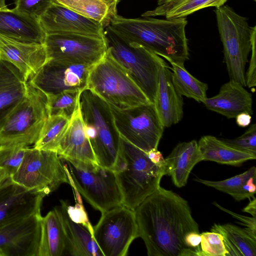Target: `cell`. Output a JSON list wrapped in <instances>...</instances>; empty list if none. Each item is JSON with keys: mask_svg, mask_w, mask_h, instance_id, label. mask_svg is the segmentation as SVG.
I'll return each instance as SVG.
<instances>
[{"mask_svg": "<svg viewBox=\"0 0 256 256\" xmlns=\"http://www.w3.org/2000/svg\"><path fill=\"white\" fill-rule=\"evenodd\" d=\"M60 158L68 170L70 186L94 208L103 212L122 205L112 170L96 162Z\"/></svg>", "mask_w": 256, "mask_h": 256, "instance_id": "cell-5", "label": "cell"}, {"mask_svg": "<svg viewBox=\"0 0 256 256\" xmlns=\"http://www.w3.org/2000/svg\"><path fill=\"white\" fill-rule=\"evenodd\" d=\"M45 194L28 190L10 178L0 188V228L32 215L40 214Z\"/></svg>", "mask_w": 256, "mask_h": 256, "instance_id": "cell-17", "label": "cell"}, {"mask_svg": "<svg viewBox=\"0 0 256 256\" xmlns=\"http://www.w3.org/2000/svg\"><path fill=\"white\" fill-rule=\"evenodd\" d=\"M200 256H227L222 236L217 232H206L200 234Z\"/></svg>", "mask_w": 256, "mask_h": 256, "instance_id": "cell-36", "label": "cell"}, {"mask_svg": "<svg viewBox=\"0 0 256 256\" xmlns=\"http://www.w3.org/2000/svg\"><path fill=\"white\" fill-rule=\"evenodd\" d=\"M56 208L59 214L66 240V250L75 256H104L90 230L82 224L73 221L68 212L66 202Z\"/></svg>", "mask_w": 256, "mask_h": 256, "instance_id": "cell-23", "label": "cell"}, {"mask_svg": "<svg viewBox=\"0 0 256 256\" xmlns=\"http://www.w3.org/2000/svg\"><path fill=\"white\" fill-rule=\"evenodd\" d=\"M56 152L62 158L97 163L85 132L79 104L59 142Z\"/></svg>", "mask_w": 256, "mask_h": 256, "instance_id": "cell-21", "label": "cell"}, {"mask_svg": "<svg viewBox=\"0 0 256 256\" xmlns=\"http://www.w3.org/2000/svg\"><path fill=\"white\" fill-rule=\"evenodd\" d=\"M56 0H16L14 8L18 12L38 18Z\"/></svg>", "mask_w": 256, "mask_h": 256, "instance_id": "cell-38", "label": "cell"}, {"mask_svg": "<svg viewBox=\"0 0 256 256\" xmlns=\"http://www.w3.org/2000/svg\"><path fill=\"white\" fill-rule=\"evenodd\" d=\"M172 78L178 92L182 96L202 102L206 98L208 86L193 76L184 68L183 64L170 62Z\"/></svg>", "mask_w": 256, "mask_h": 256, "instance_id": "cell-32", "label": "cell"}, {"mask_svg": "<svg viewBox=\"0 0 256 256\" xmlns=\"http://www.w3.org/2000/svg\"><path fill=\"white\" fill-rule=\"evenodd\" d=\"M134 212L148 256H196L184 240L190 232H200L198 225L180 195L160 186Z\"/></svg>", "mask_w": 256, "mask_h": 256, "instance_id": "cell-1", "label": "cell"}, {"mask_svg": "<svg viewBox=\"0 0 256 256\" xmlns=\"http://www.w3.org/2000/svg\"><path fill=\"white\" fill-rule=\"evenodd\" d=\"M68 212L70 218L74 222L82 224L90 230L93 229V226L88 220L82 202H78L75 206H68Z\"/></svg>", "mask_w": 256, "mask_h": 256, "instance_id": "cell-40", "label": "cell"}, {"mask_svg": "<svg viewBox=\"0 0 256 256\" xmlns=\"http://www.w3.org/2000/svg\"><path fill=\"white\" fill-rule=\"evenodd\" d=\"M107 52L154 102L160 68L164 61L154 52L138 44H130L109 26L104 28Z\"/></svg>", "mask_w": 256, "mask_h": 256, "instance_id": "cell-6", "label": "cell"}, {"mask_svg": "<svg viewBox=\"0 0 256 256\" xmlns=\"http://www.w3.org/2000/svg\"><path fill=\"white\" fill-rule=\"evenodd\" d=\"M164 160L166 174L178 188L186 185L194 167L203 160L196 140L178 143Z\"/></svg>", "mask_w": 256, "mask_h": 256, "instance_id": "cell-25", "label": "cell"}, {"mask_svg": "<svg viewBox=\"0 0 256 256\" xmlns=\"http://www.w3.org/2000/svg\"><path fill=\"white\" fill-rule=\"evenodd\" d=\"M70 120L62 116H49L34 148L56 152L59 142Z\"/></svg>", "mask_w": 256, "mask_h": 256, "instance_id": "cell-33", "label": "cell"}, {"mask_svg": "<svg viewBox=\"0 0 256 256\" xmlns=\"http://www.w3.org/2000/svg\"><path fill=\"white\" fill-rule=\"evenodd\" d=\"M112 170L122 205L132 210L160 186L162 178L166 175L165 160L158 149L145 152L120 136Z\"/></svg>", "mask_w": 256, "mask_h": 256, "instance_id": "cell-3", "label": "cell"}, {"mask_svg": "<svg viewBox=\"0 0 256 256\" xmlns=\"http://www.w3.org/2000/svg\"><path fill=\"white\" fill-rule=\"evenodd\" d=\"M28 147L20 144H0V168L12 176L20 167Z\"/></svg>", "mask_w": 256, "mask_h": 256, "instance_id": "cell-35", "label": "cell"}, {"mask_svg": "<svg viewBox=\"0 0 256 256\" xmlns=\"http://www.w3.org/2000/svg\"><path fill=\"white\" fill-rule=\"evenodd\" d=\"M256 26L252 27V52L250 58L249 62L248 68L246 73V86L248 88H252L256 86Z\"/></svg>", "mask_w": 256, "mask_h": 256, "instance_id": "cell-39", "label": "cell"}, {"mask_svg": "<svg viewBox=\"0 0 256 256\" xmlns=\"http://www.w3.org/2000/svg\"><path fill=\"white\" fill-rule=\"evenodd\" d=\"M41 234L38 256H60L66 250L62 224L56 207L40 219Z\"/></svg>", "mask_w": 256, "mask_h": 256, "instance_id": "cell-27", "label": "cell"}, {"mask_svg": "<svg viewBox=\"0 0 256 256\" xmlns=\"http://www.w3.org/2000/svg\"><path fill=\"white\" fill-rule=\"evenodd\" d=\"M44 44L47 60L90 66L100 60L108 50L105 36L79 34H48Z\"/></svg>", "mask_w": 256, "mask_h": 256, "instance_id": "cell-13", "label": "cell"}, {"mask_svg": "<svg viewBox=\"0 0 256 256\" xmlns=\"http://www.w3.org/2000/svg\"><path fill=\"white\" fill-rule=\"evenodd\" d=\"M10 178V176L3 169L0 168V188Z\"/></svg>", "mask_w": 256, "mask_h": 256, "instance_id": "cell-44", "label": "cell"}, {"mask_svg": "<svg viewBox=\"0 0 256 256\" xmlns=\"http://www.w3.org/2000/svg\"><path fill=\"white\" fill-rule=\"evenodd\" d=\"M80 92L66 91L48 96L50 116H62L70 120L78 106Z\"/></svg>", "mask_w": 256, "mask_h": 256, "instance_id": "cell-34", "label": "cell"}, {"mask_svg": "<svg viewBox=\"0 0 256 256\" xmlns=\"http://www.w3.org/2000/svg\"><path fill=\"white\" fill-rule=\"evenodd\" d=\"M0 57L14 64L27 82L47 61L44 44L20 40L0 33Z\"/></svg>", "mask_w": 256, "mask_h": 256, "instance_id": "cell-18", "label": "cell"}, {"mask_svg": "<svg viewBox=\"0 0 256 256\" xmlns=\"http://www.w3.org/2000/svg\"><path fill=\"white\" fill-rule=\"evenodd\" d=\"M50 116L46 95L28 82V90L0 130V144H34Z\"/></svg>", "mask_w": 256, "mask_h": 256, "instance_id": "cell-9", "label": "cell"}, {"mask_svg": "<svg viewBox=\"0 0 256 256\" xmlns=\"http://www.w3.org/2000/svg\"><path fill=\"white\" fill-rule=\"evenodd\" d=\"M38 20L46 34L68 33L104 36V28L102 24L56 2H54Z\"/></svg>", "mask_w": 256, "mask_h": 256, "instance_id": "cell-16", "label": "cell"}, {"mask_svg": "<svg viewBox=\"0 0 256 256\" xmlns=\"http://www.w3.org/2000/svg\"><path fill=\"white\" fill-rule=\"evenodd\" d=\"M8 8L6 4V0H0V10Z\"/></svg>", "mask_w": 256, "mask_h": 256, "instance_id": "cell-45", "label": "cell"}, {"mask_svg": "<svg viewBox=\"0 0 256 256\" xmlns=\"http://www.w3.org/2000/svg\"><path fill=\"white\" fill-rule=\"evenodd\" d=\"M210 230L222 236L227 256H256V238L244 228L230 224H214Z\"/></svg>", "mask_w": 256, "mask_h": 256, "instance_id": "cell-28", "label": "cell"}, {"mask_svg": "<svg viewBox=\"0 0 256 256\" xmlns=\"http://www.w3.org/2000/svg\"><path fill=\"white\" fill-rule=\"evenodd\" d=\"M194 180L226 193L236 201H240L252 198L256 194V168L252 166L242 174L222 180L201 178H196Z\"/></svg>", "mask_w": 256, "mask_h": 256, "instance_id": "cell-29", "label": "cell"}, {"mask_svg": "<svg viewBox=\"0 0 256 256\" xmlns=\"http://www.w3.org/2000/svg\"><path fill=\"white\" fill-rule=\"evenodd\" d=\"M93 236L104 256H125L138 237L134 210L123 205L102 212Z\"/></svg>", "mask_w": 256, "mask_h": 256, "instance_id": "cell-12", "label": "cell"}, {"mask_svg": "<svg viewBox=\"0 0 256 256\" xmlns=\"http://www.w3.org/2000/svg\"><path fill=\"white\" fill-rule=\"evenodd\" d=\"M238 82L230 80L222 84L218 93L206 98L202 103L208 110L228 118H235L241 112L252 114V94Z\"/></svg>", "mask_w": 256, "mask_h": 256, "instance_id": "cell-20", "label": "cell"}, {"mask_svg": "<svg viewBox=\"0 0 256 256\" xmlns=\"http://www.w3.org/2000/svg\"><path fill=\"white\" fill-rule=\"evenodd\" d=\"M78 104L85 132L97 163L112 170L118 152L120 136L109 104L88 88L80 92Z\"/></svg>", "mask_w": 256, "mask_h": 256, "instance_id": "cell-4", "label": "cell"}, {"mask_svg": "<svg viewBox=\"0 0 256 256\" xmlns=\"http://www.w3.org/2000/svg\"><path fill=\"white\" fill-rule=\"evenodd\" d=\"M28 90V82L22 72L12 63L0 57V130Z\"/></svg>", "mask_w": 256, "mask_h": 256, "instance_id": "cell-22", "label": "cell"}, {"mask_svg": "<svg viewBox=\"0 0 256 256\" xmlns=\"http://www.w3.org/2000/svg\"><path fill=\"white\" fill-rule=\"evenodd\" d=\"M187 24L185 17L128 18L116 14L108 26L128 43L141 46L170 62L184 64L189 56Z\"/></svg>", "mask_w": 256, "mask_h": 256, "instance_id": "cell-2", "label": "cell"}, {"mask_svg": "<svg viewBox=\"0 0 256 256\" xmlns=\"http://www.w3.org/2000/svg\"><path fill=\"white\" fill-rule=\"evenodd\" d=\"M198 144L203 160L238 166L247 160L256 158V156L237 150L221 139L211 135L202 136Z\"/></svg>", "mask_w": 256, "mask_h": 256, "instance_id": "cell-26", "label": "cell"}, {"mask_svg": "<svg viewBox=\"0 0 256 256\" xmlns=\"http://www.w3.org/2000/svg\"><path fill=\"white\" fill-rule=\"evenodd\" d=\"M216 8L224 60L230 79L246 86V66L251 50L252 27L249 26L246 18L238 14L228 6Z\"/></svg>", "mask_w": 256, "mask_h": 256, "instance_id": "cell-8", "label": "cell"}, {"mask_svg": "<svg viewBox=\"0 0 256 256\" xmlns=\"http://www.w3.org/2000/svg\"><path fill=\"white\" fill-rule=\"evenodd\" d=\"M109 105L120 137L146 152L158 149L164 127L153 104L127 108Z\"/></svg>", "mask_w": 256, "mask_h": 256, "instance_id": "cell-11", "label": "cell"}, {"mask_svg": "<svg viewBox=\"0 0 256 256\" xmlns=\"http://www.w3.org/2000/svg\"><path fill=\"white\" fill-rule=\"evenodd\" d=\"M228 0H176L158 6L142 14V17L164 16L167 19L185 17L200 9L219 7Z\"/></svg>", "mask_w": 256, "mask_h": 256, "instance_id": "cell-31", "label": "cell"}, {"mask_svg": "<svg viewBox=\"0 0 256 256\" xmlns=\"http://www.w3.org/2000/svg\"><path fill=\"white\" fill-rule=\"evenodd\" d=\"M253 0L256 1V0Z\"/></svg>", "mask_w": 256, "mask_h": 256, "instance_id": "cell-48", "label": "cell"}, {"mask_svg": "<svg viewBox=\"0 0 256 256\" xmlns=\"http://www.w3.org/2000/svg\"><path fill=\"white\" fill-rule=\"evenodd\" d=\"M253 200H250L249 204L242 210L246 212H248L251 214L252 216H256V199L254 196Z\"/></svg>", "mask_w": 256, "mask_h": 256, "instance_id": "cell-43", "label": "cell"}, {"mask_svg": "<svg viewBox=\"0 0 256 256\" xmlns=\"http://www.w3.org/2000/svg\"><path fill=\"white\" fill-rule=\"evenodd\" d=\"M92 67L49 60L28 82L47 96L66 91L82 92L86 88Z\"/></svg>", "mask_w": 256, "mask_h": 256, "instance_id": "cell-14", "label": "cell"}, {"mask_svg": "<svg viewBox=\"0 0 256 256\" xmlns=\"http://www.w3.org/2000/svg\"><path fill=\"white\" fill-rule=\"evenodd\" d=\"M153 104L164 128L178 123L183 117L182 96L176 89L172 81V71L164 61L160 68Z\"/></svg>", "mask_w": 256, "mask_h": 256, "instance_id": "cell-19", "label": "cell"}, {"mask_svg": "<svg viewBox=\"0 0 256 256\" xmlns=\"http://www.w3.org/2000/svg\"><path fill=\"white\" fill-rule=\"evenodd\" d=\"M235 118L236 124L242 128L248 126L252 121V115L246 112L240 113Z\"/></svg>", "mask_w": 256, "mask_h": 256, "instance_id": "cell-42", "label": "cell"}, {"mask_svg": "<svg viewBox=\"0 0 256 256\" xmlns=\"http://www.w3.org/2000/svg\"><path fill=\"white\" fill-rule=\"evenodd\" d=\"M176 0H158V6L162 5L164 4L168 3L173 2Z\"/></svg>", "mask_w": 256, "mask_h": 256, "instance_id": "cell-46", "label": "cell"}, {"mask_svg": "<svg viewBox=\"0 0 256 256\" xmlns=\"http://www.w3.org/2000/svg\"><path fill=\"white\" fill-rule=\"evenodd\" d=\"M214 204L221 210L228 213L234 218L238 220L240 222L239 224L244 226V228L247 231H248L252 236L256 238V217H250L240 215L222 207L216 202H214Z\"/></svg>", "mask_w": 256, "mask_h": 256, "instance_id": "cell-41", "label": "cell"}, {"mask_svg": "<svg viewBox=\"0 0 256 256\" xmlns=\"http://www.w3.org/2000/svg\"><path fill=\"white\" fill-rule=\"evenodd\" d=\"M0 33L20 40L42 44L46 36L38 18L14 8L0 10Z\"/></svg>", "mask_w": 256, "mask_h": 256, "instance_id": "cell-24", "label": "cell"}, {"mask_svg": "<svg viewBox=\"0 0 256 256\" xmlns=\"http://www.w3.org/2000/svg\"><path fill=\"white\" fill-rule=\"evenodd\" d=\"M11 180L28 190L46 196L70 180L68 170L57 152L33 148L26 149L22 162Z\"/></svg>", "mask_w": 256, "mask_h": 256, "instance_id": "cell-10", "label": "cell"}, {"mask_svg": "<svg viewBox=\"0 0 256 256\" xmlns=\"http://www.w3.org/2000/svg\"><path fill=\"white\" fill-rule=\"evenodd\" d=\"M78 14L98 22L105 28L117 14L118 2L112 0H56Z\"/></svg>", "mask_w": 256, "mask_h": 256, "instance_id": "cell-30", "label": "cell"}, {"mask_svg": "<svg viewBox=\"0 0 256 256\" xmlns=\"http://www.w3.org/2000/svg\"><path fill=\"white\" fill-rule=\"evenodd\" d=\"M230 146L256 156V124H251L240 136L233 139H221Z\"/></svg>", "mask_w": 256, "mask_h": 256, "instance_id": "cell-37", "label": "cell"}, {"mask_svg": "<svg viewBox=\"0 0 256 256\" xmlns=\"http://www.w3.org/2000/svg\"><path fill=\"white\" fill-rule=\"evenodd\" d=\"M114 0V1H116L117 2H119L121 0Z\"/></svg>", "mask_w": 256, "mask_h": 256, "instance_id": "cell-47", "label": "cell"}, {"mask_svg": "<svg viewBox=\"0 0 256 256\" xmlns=\"http://www.w3.org/2000/svg\"><path fill=\"white\" fill-rule=\"evenodd\" d=\"M42 216L32 215L0 228V250L4 256H38Z\"/></svg>", "mask_w": 256, "mask_h": 256, "instance_id": "cell-15", "label": "cell"}, {"mask_svg": "<svg viewBox=\"0 0 256 256\" xmlns=\"http://www.w3.org/2000/svg\"><path fill=\"white\" fill-rule=\"evenodd\" d=\"M86 88L119 108L152 103L107 52L104 58L91 68Z\"/></svg>", "mask_w": 256, "mask_h": 256, "instance_id": "cell-7", "label": "cell"}]
</instances>
